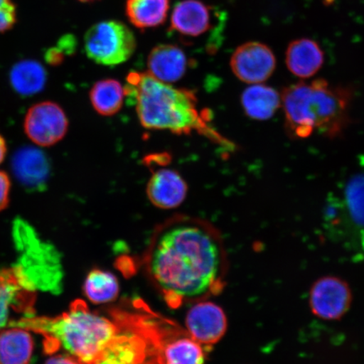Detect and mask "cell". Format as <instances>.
<instances>
[{"mask_svg": "<svg viewBox=\"0 0 364 364\" xmlns=\"http://www.w3.org/2000/svg\"><path fill=\"white\" fill-rule=\"evenodd\" d=\"M186 331L203 348L220 341L227 331V316L220 306L207 299L196 302L186 317Z\"/></svg>", "mask_w": 364, "mask_h": 364, "instance_id": "7c38bea8", "label": "cell"}, {"mask_svg": "<svg viewBox=\"0 0 364 364\" xmlns=\"http://www.w3.org/2000/svg\"><path fill=\"white\" fill-rule=\"evenodd\" d=\"M83 290L90 302L95 304H108L114 301L119 295L120 285L113 273L95 268L86 277Z\"/></svg>", "mask_w": 364, "mask_h": 364, "instance_id": "603a6c76", "label": "cell"}, {"mask_svg": "<svg viewBox=\"0 0 364 364\" xmlns=\"http://www.w3.org/2000/svg\"><path fill=\"white\" fill-rule=\"evenodd\" d=\"M147 65L148 73L154 79L172 85L186 75L189 60L178 46L161 44L150 51Z\"/></svg>", "mask_w": 364, "mask_h": 364, "instance_id": "2e32d148", "label": "cell"}, {"mask_svg": "<svg viewBox=\"0 0 364 364\" xmlns=\"http://www.w3.org/2000/svg\"><path fill=\"white\" fill-rule=\"evenodd\" d=\"M17 21V8L13 0H0V33L13 28Z\"/></svg>", "mask_w": 364, "mask_h": 364, "instance_id": "cb8c5ba5", "label": "cell"}, {"mask_svg": "<svg viewBox=\"0 0 364 364\" xmlns=\"http://www.w3.org/2000/svg\"><path fill=\"white\" fill-rule=\"evenodd\" d=\"M47 77L44 67L35 60L18 62L10 73L12 88L23 97L41 92L47 83Z\"/></svg>", "mask_w": 364, "mask_h": 364, "instance_id": "7402d4cb", "label": "cell"}, {"mask_svg": "<svg viewBox=\"0 0 364 364\" xmlns=\"http://www.w3.org/2000/svg\"><path fill=\"white\" fill-rule=\"evenodd\" d=\"M157 324L158 364H204L206 353L202 345L188 331L159 317Z\"/></svg>", "mask_w": 364, "mask_h": 364, "instance_id": "ba28073f", "label": "cell"}, {"mask_svg": "<svg viewBox=\"0 0 364 364\" xmlns=\"http://www.w3.org/2000/svg\"><path fill=\"white\" fill-rule=\"evenodd\" d=\"M11 181L7 173L0 171V212L10 203Z\"/></svg>", "mask_w": 364, "mask_h": 364, "instance_id": "d4e9b609", "label": "cell"}, {"mask_svg": "<svg viewBox=\"0 0 364 364\" xmlns=\"http://www.w3.org/2000/svg\"><path fill=\"white\" fill-rule=\"evenodd\" d=\"M170 11V0H127L125 12L131 24L140 30L164 24Z\"/></svg>", "mask_w": 364, "mask_h": 364, "instance_id": "ffe728a7", "label": "cell"}, {"mask_svg": "<svg viewBox=\"0 0 364 364\" xmlns=\"http://www.w3.org/2000/svg\"><path fill=\"white\" fill-rule=\"evenodd\" d=\"M188 192V183L180 173L165 166L153 171L146 188L149 202L161 209L179 207Z\"/></svg>", "mask_w": 364, "mask_h": 364, "instance_id": "4fadbf2b", "label": "cell"}, {"mask_svg": "<svg viewBox=\"0 0 364 364\" xmlns=\"http://www.w3.org/2000/svg\"><path fill=\"white\" fill-rule=\"evenodd\" d=\"M324 63V52L320 45L309 38L294 40L286 51V65L291 74L309 79L317 74Z\"/></svg>", "mask_w": 364, "mask_h": 364, "instance_id": "e0dca14e", "label": "cell"}, {"mask_svg": "<svg viewBox=\"0 0 364 364\" xmlns=\"http://www.w3.org/2000/svg\"><path fill=\"white\" fill-rule=\"evenodd\" d=\"M126 97L134 102L141 125L149 130L176 135L197 133L222 142L210 126L209 115L200 109L197 95L154 79L148 72H132L124 86Z\"/></svg>", "mask_w": 364, "mask_h": 364, "instance_id": "7a4b0ae2", "label": "cell"}, {"mask_svg": "<svg viewBox=\"0 0 364 364\" xmlns=\"http://www.w3.org/2000/svg\"><path fill=\"white\" fill-rule=\"evenodd\" d=\"M68 129L66 113L53 102L36 103L27 112L24 131L28 139L41 147L53 146L65 138Z\"/></svg>", "mask_w": 364, "mask_h": 364, "instance_id": "9c48e42d", "label": "cell"}, {"mask_svg": "<svg viewBox=\"0 0 364 364\" xmlns=\"http://www.w3.org/2000/svg\"><path fill=\"white\" fill-rule=\"evenodd\" d=\"M241 105L250 119L269 120L282 107L281 94L263 83L250 85L241 95Z\"/></svg>", "mask_w": 364, "mask_h": 364, "instance_id": "d6986e66", "label": "cell"}, {"mask_svg": "<svg viewBox=\"0 0 364 364\" xmlns=\"http://www.w3.org/2000/svg\"><path fill=\"white\" fill-rule=\"evenodd\" d=\"M126 97L124 86L114 79L99 80L90 91V101L99 115H116L124 106Z\"/></svg>", "mask_w": 364, "mask_h": 364, "instance_id": "44dd1931", "label": "cell"}, {"mask_svg": "<svg viewBox=\"0 0 364 364\" xmlns=\"http://www.w3.org/2000/svg\"><path fill=\"white\" fill-rule=\"evenodd\" d=\"M36 289L21 267L0 269V331L35 315ZM18 318V320H19Z\"/></svg>", "mask_w": 364, "mask_h": 364, "instance_id": "52a82bcc", "label": "cell"}, {"mask_svg": "<svg viewBox=\"0 0 364 364\" xmlns=\"http://www.w3.org/2000/svg\"><path fill=\"white\" fill-rule=\"evenodd\" d=\"M14 175L27 190L42 191L47 188L50 162L39 149L25 147L18 150L12 159Z\"/></svg>", "mask_w": 364, "mask_h": 364, "instance_id": "5bb4252c", "label": "cell"}, {"mask_svg": "<svg viewBox=\"0 0 364 364\" xmlns=\"http://www.w3.org/2000/svg\"><path fill=\"white\" fill-rule=\"evenodd\" d=\"M230 68L236 78L244 83L262 84L274 73L276 58L267 45L250 42L235 50L230 58Z\"/></svg>", "mask_w": 364, "mask_h": 364, "instance_id": "8fae6325", "label": "cell"}, {"mask_svg": "<svg viewBox=\"0 0 364 364\" xmlns=\"http://www.w3.org/2000/svg\"><path fill=\"white\" fill-rule=\"evenodd\" d=\"M84 44L91 60L104 66H116L133 56L136 42L133 31L124 23L105 21L90 27Z\"/></svg>", "mask_w": 364, "mask_h": 364, "instance_id": "5b68a950", "label": "cell"}, {"mask_svg": "<svg viewBox=\"0 0 364 364\" xmlns=\"http://www.w3.org/2000/svg\"><path fill=\"white\" fill-rule=\"evenodd\" d=\"M58 48L62 50L65 54H72L75 52V40L74 36L71 35H66L63 36L60 42L58 43Z\"/></svg>", "mask_w": 364, "mask_h": 364, "instance_id": "83f0119b", "label": "cell"}, {"mask_svg": "<svg viewBox=\"0 0 364 364\" xmlns=\"http://www.w3.org/2000/svg\"><path fill=\"white\" fill-rule=\"evenodd\" d=\"M211 8L200 0H183L176 4L171 18V31L185 38H199L212 27Z\"/></svg>", "mask_w": 364, "mask_h": 364, "instance_id": "9a60e30c", "label": "cell"}, {"mask_svg": "<svg viewBox=\"0 0 364 364\" xmlns=\"http://www.w3.org/2000/svg\"><path fill=\"white\" fill-rule=\"evenodd\" d=\"M11 326H21L42 336L46 353L63 351L82 364H94L118 328L115 318L91 311L80 299L73 302L61 315L23 317Z\"/></svg>", "mask_w": 364, "mask_h": 364, "instance_id": "3957f363", "label": "cell"}, {"mask_svg": "<svg viewBox=\"0 0 364 364\" xmlns=\"http://www.w3.org/2000/svg\"><path fill=\"white\" fill-rule=\"evenodd\" d=\"M326 218L331 227L351 230L364 250V172L355 173L331 194Z\"/></svg>", "mask_w": 364, "mask_h": 364, "instance_id": "8992f818", "label": "cell"}, {"mask_svg": "<svg viewBox=\"0 0 364 364\" xmlns=\"http://www.w3.org/2000/svg\"><path fill=\"white\" fill-rule=\"evenodd\" d=\"M7 154V144L6 139H4V136L0 134V165L6 159Z\"/></svg>", "mask_w": 364, "mask_h": 364, "instance_id": "f1b7e54d", "label": "cell"}, {"mask_svg": "<svg viewBox=\"0 0 364 364\" xmlns=\"http://www.w3.org/2000/svg\"><path fill=\"white\" fill-rule=\"evenodd\" d=\"M65 54L62 52V50L57 47L48 49L45 58L49 65L57 66L61 65L62 62L65 60Z\"/></svg>", "mask_w": 364, "mask_h": 364, "instance_id": "484cf974", "label": "cell"}, {"mask_svg": "<svg viewBox=\"0 0 364 364\" xmlns=\"http://www.w3.org/2000/svg\"><path fill=\"white\" fill-rule=\"evenodd\" d=\"M143 264L149 280L172 309L208 299L225 284L224 241L216 228L202 218L176 215L159 225Z\"/></svg>", "mask_w": 364, "mask_h": 364, "instance_id": "6da1fadb", "label": "cell"}, {"mask_svg": "<svg viewBox=\"0 0 364 364\" xmlns=\"http://www.w3.org/2000/svg\"><path fill=\"white\" fill-rule=\"evenodd\" d=\"M44 364H82L76 358L70 356V355L62 353H54L50 357Z\"/></svg>", "mask_w": 364, "mask_h": 364, "instance_id": "4316f807", "label": "cell"}, {"mask_svg": "<svg viewBox=\"0 0 364 364\" xmlns=\"http://www.w3.org/2000/svg\"><path fill=\"white\" fill-rule=\"evenodd\" d=\"M352 290L347 282L334 276L321 277L309 291L311 312L325 321H338L352 306Z\"/></svg>", "mask_w": 364, "mask_h": 364, "instance_id": "30bf717a", "label": "cell"}, {"mask_svg": "<svg viewBox=\"0 0 364 364\" xmlns=\"http://www.w3.org/2000/svg\"><path fill=\"white\" fill-rule=\"evenodd\" d=\"M79 1L82 2V3H90V2L97 1V0H79Z\"/></svg>", "mask_w": 364, "mask_h": 364, "instance_id": "f546056e", "label": "cell"}, {"mask_svg": "<svg viewBox=\"0 0 364 364\" xmlns=\"http://www.w3.org/2000/svg\"><path fill=\"white\" fill-rule=\"evenodd\" d=\"M281 97L286 129L295 139L316 133L338 138L349 124L351 88L331 85L325 80L300 82L285 88Z\"/></svg>", "mask_w": 364, "mask_h": 364, "instance_id": "277c9868", "label": "cell"}, {"mask_svg": "<svg viewBox=\"0 0 364 364\" xmlns=\"http://www.w3.org/2000/svg\"><path fill=\"white\" fill-rule=\"evenodd\" d=\"M34 340L29 330L17 326L0 331V364H30Z\"/></svg>", "mask_w": 364, "mask_h": 364, "instance_id": "ac0fdd59", "label": "cell"}]
</instances>
